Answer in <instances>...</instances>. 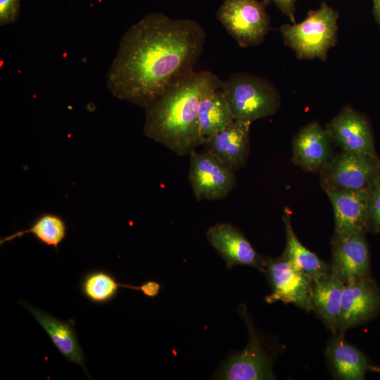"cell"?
<instances>
[{
	"instance_id": "6da1fadb",
	"label": "cell",
	"mask_w": 380,
	"mask_h": 380,
	"mask_svg": "<svg viewBox=\"0 0 380 380\" xmlns=\"http://www.w3.org/2000/svg\"><path fill=\"white\" fill-rule=\"evenodd\" d=\"M205 39L194 20L147 14L122 35L107 73L108 89L117 99L146 108L194 71Z\"/></svg>"
},
{
	"instance_id": "7a4b0ae2",
	"label": "cell",
	"mask_w": 380,
	"mask_h": 380,
	"mask_svg": "<svg viewBox=\"0 0 380 380\" xmlns=\"http://www.w3.org/2000/svg\"><path fill=\"white\" fill-rule=\"evenodd\" d=\"M222 80L210 71L194 70L170 85L146 110L144 134L179 156L203 145L199 133L198 106L210 89Z\"/></svg>"
},
{
	"instance_id": "3957f363",
	"label": "cell",
	"mask_w": 380,
	"mask_h": 380,
	"mask_svg": "<svg viewBox=\"0 0 380 380\" xmlns=\"http://www.w3.org/2000/svg\"><path fill=\"white\" fill-rule=\"evenodd\" d=\"M338 13L325 2L308 12L299 23L284 24L280 32L284 44L300 60L326 61L338 40Z\"/></svg>"
},
{
	"instance_id": "277c9868",
	"label": "cell",
	"mask_w": 380,
	"mask_h": 380,
	"mask_svg": "<svg viewBox=\"0 0 380 380\" xmlns=\"http://www.w3.org/2000/svg\"><path fill=\"white\" fill-rule=\"evenodd\" d=\"M220 89L236 121L251 123L271 116L281 105L280 94L270 81L248 72L231 74Z\"/></svg>"
},
{
	"instance_id": "5b68a950",
	"label": "cell",
	"mask_w": 380,
	"mask_h": 380,
	"mask_svg": "<svg viewBox=\"0 0 380 380\" xmlns=\"http://www.w3.org/2000/svg\"><path fill=\"white\" fill-rule=\"evenodd\" d=\"M379 173L377 155L341 151L324 163L319 170V179L327 194L359 191L369 188Z\"/></svg>"
},
{
	"instance_id": "8992f818",
	"label": "cell",
	"mask_w": 380,
	"mask_h": 380,
	"mask_svg": "<svg viewBox=\"0 0 380 380\" xmlns=\"http://www.w3.org/2000/svg\"><path fill=\"white\" fill-rule=\"evenodd\" d=\"M266 6L258 0H224L216 15L243 48L261 44L270 29Z\"/></svg>"
},
{
	"instance_id": "52a82bcc",
	"label": "cell",
	"mask_w": 380,
	"mask_h": 380,
	"mask_svg": "<svg viewBox=\"0 0 380 380\" xmlns=\"http://www.w3.org/2000/svg\"><path fill=\"white\" fill-rule=\"evenodd\" d=\"M189 181L197 201L227 197L236 184L235 170L212 153L193 151L189 155Z\"/></svg>"
},
{
	"instance_id": "ba28073f",
	"label": "cell",
	"mask_w": 380,
	"mask_h": 380,
	"mask_svg": "<svg viewBox=\"0 0 380 380\" xmlns=\"http://www.w3.org/2000/svg\"><path fill=\"white\" fill-rule=\"evenodd\" d=\"M265 267L272 287V293L265 298L268 303L282 301L305 310L313 309L312 279L309 276L282 256L266 262Z\"/></svg>"
},
{
	"instance_id": "9c48e42d",
	"label": "cell",
	"mask_w": 380,
	"mask_h": 380,
	"mask_svg": "<svg viewBox=\"0 0 380 380\" xmlns=\"http://www.w3.org/2000/svg\"><path fill=\"white\" fill-rule=\"evenodd\" d=\"M333 143L341 151L376 155L370 125L366 117L349 106L326 125Z\"/></svg>"
},
{
	"instance_id": "30bf717a",
	"label": "cell",
	"mask_w": 380,
	"mask_h": 380,
	"mask_svg": "<svg viewBox=\"0 0 380 380\" xmlns=\"http://www.w3.org/2000/svg\"><path fill=\"white\" fill-rule=\"evenodd\" d=\"M332 258L331 272L345 284L367 277L369 256L365 231L335 234Z\"/></svg>"
},
{
	"instance_id": "8fae6325",
	"label": "cell",
	"mask_w": 380,
	"mask_h": 380,
	"mask_svg": "<svg viewBox=\"0 0 380 380\" xmlns=\"http://www.w3.org/2000/svg\"><path fill=\"white\" fill-rule=\"evenodd\" d=\"M211 246L221 255L227 267L246 265L263 270L266 261L255 251L248 239L229 223H217L206 232Z\"/></svg>"
},
{
	"instance_id": "7c38bea8",
	"label": "cell",
	"mask_w": 380,
	"mask_h": 380,
	"mask_svg": "<svg viewBox=\"0 0 380 380\" xmlns=\"http://www.w3.org/2000/svg\"><path fill=\"white\" fill-rule=\"evenodd\" d=\"M333 141L319 122H311L303 127L292 140V160L307 172L319 171L334 155Z\"/></svg>"
},
{
	"instance_id": "4fadbf2b",
	"label": "cell",
	"mask_w": 380,
	"mask_h": 380,
	"mask_svg": "<svg viewBox=\"0 0 380 380\" xmlns=\"http://www.w3.org/2000/svg\"><path fill=\"white\" fill-rule=\"evenodd\" d=\"M251 122L234 120L207 138L203 145L234 170L243 167L249 155Z\"/></svg>"
},
{
	"instance_id": "5bb4252c",
	"label": "cell",
	"mask_w": 380,
	"mask_h": 380,
	"mask_svg": "<svg viewBox=\"0 0 380 380\" xmlns=\"http://www.w3.org/2000/svg\"><path fill=\"white\" fill-rule=\"evenodd\" d=\"M18 303L31 312L65 359L80 366L90 378L84 366L83 350L75 329V322L73 319L68 322L61 320L24 300H19Z\"/></svg>"
},
{
	"instance_id": "9a60e30c",
	"label": "cell",
	"mask_w": 380,
	"mask_h": 380,
	"mask_svg": "<svg viewBox=\"0 0 380 380\" xmlns=\"http://www.w3.org/2000/svg\"><path fill=\"white\" fill-rule=\"evenodd\" d=\"M248 323L250 338L246 348L232 356L220 372L219 379L229 380L272 379L270 360L253 327Z\"/></svg>"
},
{
	"instance_id": "2e32d148",
	"label": "cell",
	"mask_w": 380,
	"mask_h": 380,
	"mask_svg": "<svg viewBox=\"0 0 380 380\" xmlns=\"http://www.w3.org/2000/svg\"><path fill=\"white\" fill-rule=\"evenodd\" d=\"M327 194L334 210L335 234L367 229L369 226V188Z\"/></svg>"
},
{
	"instance_id": "e0dca14e",
	"label": "cell",
	"mask_w": 380,
	"mask_h": 380,
	"mask_svg": "<svg viewBox=\"0 0 380 380\" xmlns=\"http://www.w3.org/2000/svg\"><path fill=\"white\" fill-rule=\"evenodd\" d=\"M379 302L376 289L367 277L346 284L338 322L340 332L368 319L376 311Z\"/></svg>"
},
{
	"instance_id": "ac0fdd59",
	"label": "cell",
	"mask_w": 380,
	"mask_h": 380,
	"mask_svg": "<svg viewBox=\"0 0 380 380\" xmlns=\"http://www.w3.org/2000/svg\"><path fill=\"white\" fill-rule=\"evenodd\" d=\"M345 284L332 272L312 281V303L330 329L338 328Z\"/></svg>"
},
{
	"instance_id": "d6986e66",
	"label": "cell",
	"mask_w": 380,
	"mask_h": 380,
	"mask_svg": "<svg viewBox=\"0 0 380 380\" xmlns=\"http://www.w3.org/2000/svg\"><path fill=\"white\" fill-rule=\"evenodd\" d=\"M234 118L224 92L220 88L208 91L198 106L200 136L204 141L233 122Z\"/></svg>"
},
{
	"instance_id": "ffe728a7",
	"label": "cell",
	"mask_w": 380,
	"mask_h": 380,
	"mask_svg": "<svg viewBox=\"0 0 380 380\" xmlns=\"http://www.w3.org/2000/svg\"><path fill=\"white\" fill-rule=\"evenodd\" d=\"M282 220L286 236V244L282 257L312 279L328 274L329 273V266L316 254L304 246L297 238L286 208L284 210Z\"/></svg>"
},
{
	"instance_id": "44dd1931",
	"label": "cell",
	"mask_w": 380,
	"mask_h": 380,
	"mask_svg": "<svg viewBox=\"0 0 380 380\" xmlns=\"http://www.w3.org/2000/svg\"><path fill=\"white\" fill-rule=\"evenodd\" d=\"M328 356L336 375L346 380L365 379L368 367L364 355L342 337L336 338L328 348Z\"/></svg>"
},
{
	"instance_id": "7402d4cb",
	"label": "cell",
	"mask_w": 380,
	"mask_h": 380,
	"mask_svg": "<svg viewBox=\"0 0 380 380\" xmlns=\"http://www.w3.org/2000/svg\"><path fill=\"white\" fill-rule=\"evenodd\" d=\"M67 232L68 226L61 215L53 213H44L35 219L29 228L1 238L0 244L20 238L26 234H31L41 243L57 250L65 239Z\"/></svg>"
},
{
	"instance_id": "603a6c76",
	"label": "cell",
	"mask_w": 380,
	"mask_h": 380,
	"mask_svg": "<svg viewBox=\"0 0 380 380\" xmlns=\"http://www.w3.org/2000/svg\"><path fill=\"white\" fill-rule=\"evenodd\" d=\"M120 287L139 290V286L118 283L108 272L102 270L91 271L86 274L81 281L83 296L95 304H105L111 301L118 294Z\"/></svg>"
},
{
	"instance_id": "cb8c5ba5",
	"label": "cell",
	"mask_w": 380,
	"mask_h": 380,
	"mask_svg": "<svg viewBox=\"0 0 380 380\" xmlns=\"http://www.w3.org/2000/svg\"><path fill=\"white\" fill-rule=\"evenodd\" d=\"M380 232V173L369 187V226Z\"/></svg>"
},
{
	"instance_id": "d4e9b609",
	"label": "cell",
	"mask_w": 380,
	"mask_h": 380,
	"mask_svg": "<svg viewBox=\"0 0 380 380\" xmlns=\"http://www.w3.org/2000/svg\"><path fill=\"white\" fill-rule=\"evenodd\" d=\"M20 0H0V25L15 23L20 15Z\"/></svg>"
},
{
	"instance_id": "484cf974",
	"label": "cell",
	"mask_w": 380,
	"mask_h": 380,
	"mask_svg": "<svg viewBox=\"0 0 380 380\" xmlns=\"http://www.w3.org/2000/svg\"><path fill=\"white\" fill-rule=\"evenodd\" d=\"M296 0H262V1L266 6L271 2H273L277 7L289 18L292 23H296Z\"/></svg>"
},
{
	"instance_id": "4316f807",
	"label": "cell",
	"mask_w": 380,
	"mask_h": 380,
	"mask_svg": "<svg viewBox=\"0 0 380 380\" xmlns=\"http://www.w3.org/2000/svg\"><path fill=\"white\" fill-rule=\"evenodd\" d=\"M160 285L154 281H148L140 286V290L148 297H155L160 291Z\"/></svg>"
},
{
	"instance_id": "83f0119b",
	"label": "cell",
	"mask_w": 380,
	"mask_h": 380,
	"mask_svg": "<svg viewBox=\"0 0 380 380\" xmlns=\"http://www.w3.org/2000/svg\"><path fill=\"white\" fill-rule=\"evenodd\" d=\"M372 2L374 15L380 27V0H372Z\"/></svg>"
}]
</instances>
